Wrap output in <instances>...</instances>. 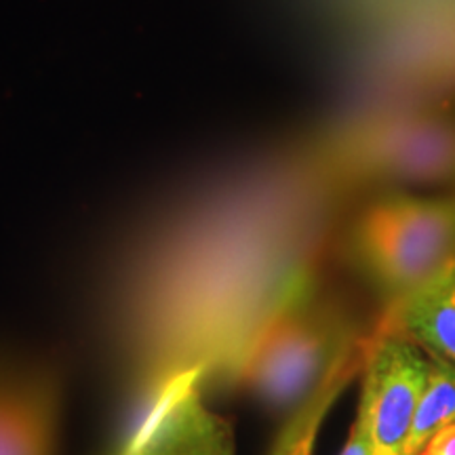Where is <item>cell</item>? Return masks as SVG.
Listing matches in <instances>:
<instances>
[{
  "mask_svg": "<svg viewBox=\"0 0 455 455\" xmlns=\"http://www.w3.org/2000/svg\"><path fill=\"white\" fill-rule=\"evenodd\" d=\"M355 249L379 287L401 298L455 261V203L384 198L358 220Z\"/></svg>",
  "mask_w": 455,
  "mask_h": 455,
  "instance_id": "cell-1",
  "label": "cell"
},
{
  "mask_svg": "<svg viewBox=\"0 0 455 455\" xmlns=\"http://www.w3.org/2000/svg\"><path fill=\"white\" fill-rule=\"evenodd\" d=\"M350 344L331 318L291 306L247 341L238 375L270 405L293 407L308 398Z\"/></svg>",
  "mask_w": 455,
  "mask_h": 455,
  "instance_id": "cell-2",
  "label": "cell"
},
{
  "mask_svg": "<svg viewBox=\"0 0 455 455\" xmlns=\"http://www.w3.org/2000/svg\"><path fill=\"white\" fill-rule=\"evenodd\" d=\"M346 155L356 171L375 178L455 180V116L424 108L386 114L352 135Z\"/></svg>",
  "mask_w": 455,
  "mask_h": 455,
  "instance_id": "cell-3",
  "label": "cell"
},
{
  "mask_svg": "<svg viewBox=\"0 0 455 455\" xmlns=\"http://www.w3.org/2000/svg\"><path fill=\"white\" fill-rule=\"evenodd\" d=\"M428 369L430 361L405 335L382 331L369 344L361 405L369 418L373 455H403Z\"/></svg>",
  "mask_w": 455,
  "mask_h": 455,
  "instance_id": "cell-4",
  "label": "cell"
},
{
  "mask_svg": "<svg viewBox=\"0 0 455 455\" xmlns=\"http://www.w3.org/2000/svg\"><path fill=\"white\" fill-rule=\"evenodd\" d=\"M127 449L131 455H236L230 422L204 405L192 382L163 392Z\"/></svg>",
  "mask_w": 455,
  "mask_h": 455,
  "instance_id": "cell-5",
  "label": "cell"
},
{
  "mask_svg": "<svg viewBox=\"0 0 455 455\" xmlns=\"http://www.w3.org/2000/svg\"><path fill=\"white\" fill-rule=\"evenodd\" d=\"M384 331L419 341L455 365V261L422 287L392 299Z\"/></svg>",
  "mask_w": 455,
  "mask_h": 455,
  "instance_id": "cell-6",
  "label": "cell"
},
{
  "mask_svg": "<svg viewBox=\"0 0 455 455\" xmlns=\"http://www.w3.org/2000/svg\"><path fill=\"white\" fill-rule=\"evenodd\" d=\"M365 356L367 348L350 344L335 358L321 384L295 409L291 419L278 435L270 455H312L318 430L325 422L329 409L335 405L346 386L355 379L358 369L365 367Z\"/></svg>",
  "mask_w": 455,
  "mask_h": 455,
  "instance_id": "cell-7",
  "label": "cell"
},
{
  "mask_svg": "<svg viewBox=\"0 0 455 455\" xmlns=\"http://www.w3.org/2000/svg\"><path fill=\"white\" fill-rule=\"evenodd\" d=\"M53 418L44 398L0 388V455H51Z\"/></svg>",
  "mask_w": 455,
  "mask_h": 455,
  "instance_id": "cell-8",
  "label": "cell"
},
{
  "mask_svg": "<svg viewBox=\"0 0 455 455\" xmlns=\"http://www.w3.org/2000/svg\"><path fill=\"white\" fill-rule=\"evenodd\" d=\"M428 382L418 403L403 455H419L447 426L455 424V365L430 352Z\"/></svg>",
  "mask_w": 455,
  "mask_h": 455,
  "instance_id": "cell-9",
  "label": "cell"
},
{
  "mask_svg": "<svg viewBox=\"0 0 455 455\" xmlns=\"http://www.w3.org/2000/svg\"><path fill=\"white\" fill-rule=\"evenodd\" d=\"M339 455H373L371 453V432H369V418L365 407L358 403L355 426H352L348 443Z\"/></svg>",
  "mask_w": 455,
  "mask_h": 455,
  "instance_id": "cell-10",
  "label": "cell"
},
{
  "mask_svg": "<svg viewBox=\"0 0 455 455\" xmlns=\"http://www.w3.org/2000/svg\"><path fill=\"white\" fill-rule=\"evenodd\" d=\"M419 455H455V426L443 428Z\"/></svg>",
  "mask_w": 455,
  "mask_h": 455,
  "instance_id": "cell-11",
  "label": "cell"
},
{
  "mask_svg": "<svg viewBox=\"0 0 455 455\" xmlns=\"http://www.w3.org/2000/svg\"><path fill=\"white\" fill-rule=\"evenodd\" d=\"M121 455H131V453H129V449H127V447H124V449H123V453H121Z\"/></svg>",
  "mask_w": 455,
  "mask_h": 455,
  "instance_id": "cell-12",
  "label": "cell"
},
{
  "mask_svg": "<svg viewBox=\"0 0 455 455\" xmlns=\"http://www.w3.org/2000/svg\"><path fill=\"white\" fill-rule=\"evenodd\" d=\"M453 426H455V424H453Z\"/></svg>",
  "mask_w": 455,
  "mask_h": 455,
  "instance_id": "cell-13",
  "label": "cell"
}]
</instances>
